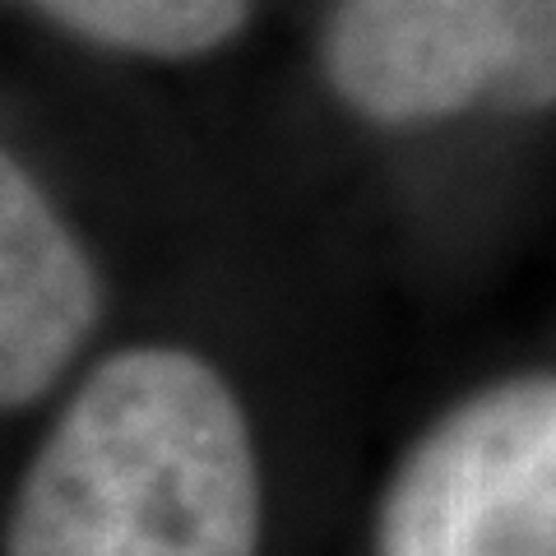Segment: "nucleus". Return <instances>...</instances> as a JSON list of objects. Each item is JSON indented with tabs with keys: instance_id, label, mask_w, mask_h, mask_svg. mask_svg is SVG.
<instances>
[{
	"instance_id": "39448f33",
	"label": "nucleus",
	"mask_w": 556,
	"mask_h": 556,
	"mask_svg": "<svg viewBox=\"0 0 556 556\" xmlns=\"http://www.w3.org/2000/svg\"><path fill=\"white\" fill-rule=\"evenodd\" d=\"M84 42L149 61H195L232 42L251 0H20Z\"/></svg>"
},
{
	"instance_id": "f257e3e1",
	"label": "nucleus",
	"mask_w": 556,
	"mask_h": 556,
	"mask_svg": "<svg viewBox=\"0 0 556 556\" xmlns=\"http://www.w3.org/2000/svg\"><path fill=\"white\" fill-rule=\"evenodd\" d=\"M260 525V459L232 386L186 348H126L24 468L5 556H255Z\"/></svg>"
},
{
	"instance_id": "f03ea898",
	"label": "nucleus",
	"mask_w": 556,
	"mask_h": 556,
	"mask_svg": "<svg viewBox=\"0 0 556 556\" xmlns=\"http://www.w3.org/2000/svg\"><path fill=\"white\" fill-rule=\"evenodd\" d=\"M329 93L371 126L556 112V0H334Z\"/></svg>"
},
{
	"instance_id": "7ed1b4c3",
	"label": "nucleus",
	"mask_w": 556,
	"mask_h": 556,
	"mask_svg": "<svg viewBox=\"0 0 556 556\" xmlns=\"http://www.w3.org/2000/svg\"><path fill=\"white\" fill-rule=\"evenodd\" d=\"M376 556H556V376L459 399L399 459Z\"/></svg>"
},
{
	"instance_id": "20e7f679",
	"label": "nucleus",
	"mask_w": 556,
	"mask_h": 556,
	"mask_svg": "<svg viewBox=\"0 0 556 556\" xmlns=\"http://www.w3.org/2000/svg\"><path fill=\"white\" fill-rule=\"evenodd\" d=\"M102 311L98 269L33 172L0 159V404L20 413L56 386Z\"/></svg>"
}]
</instances>
